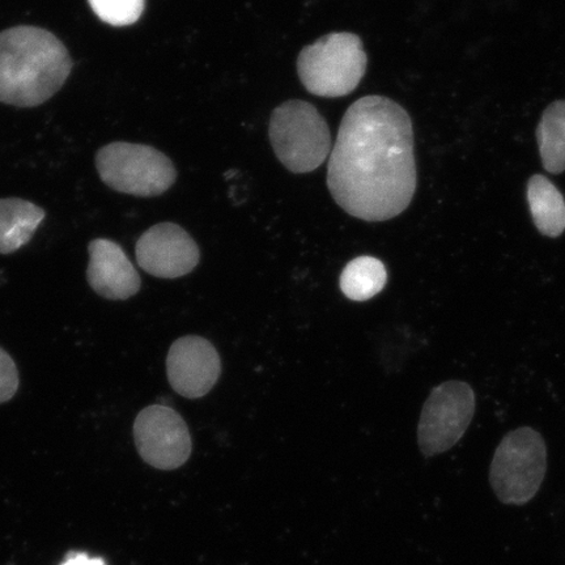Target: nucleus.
Instances as JSON below:
<instances>
[{
	"instance_id": "nucleus-1",
	"label": "nucleus",
	"mask_w": 565,
	"mask_h": 565,
	"mask_svg": "<svg viewBox=\"0 0 565 565\" xmlns=\"http://www.w3.org/2000/svg\"><path fill=\"white\" fill-rule=\"evenodd\" d=\"M418 185L412 118L384 96L353 103L342 119L328 168L338 206L365 222H385L412 203Z\"/></svg>"
},
{
	"instance_id": "nucleus-2",
	"label": "nucleus",
	"mask_w": 565,
	"mask_h": 565,
	"mask_svg": "<svg viewBox=\"0 0 565 565\" xmlns=\"http://www.w3.org/2000/svg\"><path fill=\"white\" fill-rule=\"evenodd\" d=\"M73 61L55 35L38 26L0 33V103L33 108L66 83Z\"/></svg>"
},
{
	"instance_id": "nucleus-3",
	"label": "nucleus",
	"mask_w": 565,
	"mask_h": 565,
	"mask_svg": "<svg viewBox=\"0 0 565 565\" xmlns=\"http://www.w3.org/2000/svg\"><path fill=\"white\" fill-rule=\"evenodd\" d=\"M369 56L359 35L330 33L302 49L298 73L302 86L318 97H343L362 82Z\"/></svg>"
},
{
	"instance_id": "nucleus-4",
	"label": "nucleus",
	"mask_w": 565,
	"mask_h": 565,
	"mask_svg": "<svg viewBox=\"0 0 565 565\" xmlns=\"http://www.w3.org/2000/svg\"><path fill=\"white\" fill-rule=\"evenodd\" d=\"M268 134L275 154L292 173L316 171L333 150L327 121L316 106L307 102L279 105L273 111Z\"/></svg>"
},
{
	"instance_id": "nucleus-5",
	"label": "nucleus",
	"mask_w": 565,
	"mask_h": 565,
	"mask_svg": "<svg viewBox=\"0 0 565 565\" xmlns=\"http://www.w3.org/2000/svg\"><path fill=\"white\" fill-rule=\"evenodd\" d=\"M546 470L545 440L535 429L522 427L507 434L494 451L490 483L500 503L525 505L541 490Z\"/></svg>"
},
{
	"instance_id": "nucleus-6",
	"label": "nucleus",
	"mask_w": 565,
	"mask_h": 565,
	"mask_svg": "<svg viewBox=\"0 0 565 565\" xmlns=\"http://www.w3.org/2000/svg\"><path fill=\"white\" fill-rule=\"evenodd\" d=\"M102 180L116 192L136 196H158L173 186L175 168L167 154L151 146L116 141L97 152Z\"/></svg>"
},
{
	"instance_id": "nucleus-7",
	"label": "nucleus",
	"mask_w": 565,
	"mask_h": 565,
	"mask_svg": "<svg viewBox=\"0 0 565 565\" xmlns=\"http://www.w3.org/2000/svg\"><path fill=\"white\" fill-rule=\"evenodd\" d=\"M476 414V394L462 381H447L430 392L418 426L424 457L445 454L462 439Z\"/></svg>"
},
{
	"instance_id": "nucleus-8",
	"label": "nucleus",
	"mask_w": 565,
	"mask_h": 565,
	"mask_svg": "<svg viewBox=\"0 0 565 565\" xmlns=\"http://www.w3.org/2000/svg\"><path fill=\"white\" fill-rule=\"evenodd\" d=\"M134 439L140 457L154 469H179L192 455V436L185 420L164 405L141 409L134 423Z\"/></svg>"
},
{
	"instance_id": "nucleus-9",
	"label": "nucleus",
	"mask_w": 565,
	"mask_h": 565,
	"mask_svg": "<svg viewBox=\"0 0 565 565\" xmlns=\"http://www.w3.org/2000/svg\"><path fill=\"white\" fill-rule=\"evenodd\" d=\"M141 270L160 279H177L192 273L201 253L193 237L173 223H160L146 231L136 246Z\"/></svg>"
},
{
	"instance_id": "nucleus-10",
	"label": "nucleus",
	"mask_w": 565,
	"mask_h": 565,
	"mask_svg": "<svg viewBox=\"0 0 565 565\" xmlns=\"http://www.w3.org/2000/svg\"><path fill=\"white\" fill-rule=\"evenodd\" d=\"M222 373V360L207 339L186 335L172 344L167 356L169 384L189 399L202 398L212 391Z\"/></svg>"
},
{
	"instance_id": "nucleus-11",
	"label": "nucleus",
	"mask_w": 565,
	"mask_h": 565,
	"mask_svg": "<svg viewBox=\"0 0 565 565\" xmlns=\"http://www.w3.org/2000/svg\"><path fill=\"white\" fill-rule=\"evenodd\" d=\"M87 279L94 291L106 300H127L140 291L141 280L122 247L106 238L88 246Z\"/></svg>"
},
{
	"instance_id": "nucleus-12",
	"label": "nucleus",
	"mask_w": 565,
	"mask_h": 565,
	"mask_svg": "<svg viewBox=\"0 0 565 565\" xmlns=\"http://www.w3.org/2000/svg\"><path fill=\"white\" fill-rule=\"evenodd\" d=\"M45 211L19 198L0 200V254L15 253L31 242Z\"/></svg>"
},
{
	"instance_id": "nucleus-13",
	"label": "nucleus",
	"mask_w": 565,
	"mask_h": 565,
	"mask_svg": "<svg viewBox=\"0 0 565 565\" xmlns=\"http://www.w3.org/2000/svg\"><path fill=\"white\" fill-rule=\"evenodd\" d=\"M527 202L536 230L559 237L565 231V200L547 177L535 174L527 182Z\"/></svg>"
},
{
	"instance_id": "nucleus-14",
	"label": "nucleus",
	"mask_w": 565,
	"mask_h": 565,
	"mask_svg": "<svg viewBox=\"0 0 565 565\" xmlns=\"http://www.w3.org/2000/svg\"><path fill=\"white\" fill-rule=\"evenodd\" d=\"M542 164L551 174L565 171V102L550 104L536 129Z\"/></svg>"
},
{
	"instance_id": "nucleus-15",
	"label": "nucleus",
	"mask_w": 565,
	"mask_h": 565,
	"mask_svg": "<svg viewBox=\"0 0 565 565\" xmlns=\"http://www.w3.org/2000/svg\"><path fill=\"white\" fill-rule=\"evenodd\" d=\"M386 281L385 265L377 258L365 256L352 259L344 267L339 285L345 298L352 301H366L383 291Z\"/></svg>"
},
{
	"instance_id": "nucleus-16",
	"label": "nucleus",
	"mask_w": 565,
	"mask_h": 565,
	"mask_svg": "<svg viewBox=\"0 0 565 565\" xmlns=\"http://www.w3.org/2000/svg\"><path fill=\"white\" fill-rule=\"evenodd\" d=\"M90 9L104 23L127 26L140 19L146 0H88Z\"/></svg>"
},
{
	"instance_id": "nucleus-17",
	"label": "nucleus",
	"mask_w": 565,
	"mask_h": 565,
	"mask_svg": "<svg viewBox=\"0 0 565 565\" xmlns=\"http://www.w3.org/2000/svg\"><path fill=\"white\" fill-rule=\"evenodd\" d=\"M19 388V372L15 362L3 349H0V404L9 402Z\"/></svg>"
},
{
	"instance_id": "nucleus-18",
	"label": "nucleus",
	"mask_w": 565,
	"mask_h": 565,
	"mask_svg": "<svg viewBox=\"0 0 565 565\" xmlns=\"http://www.w3.org/2000/svg\"><path fill=\"white\" fill-rule=\"evenodd\" d=\"M62 565H106L102 557H89L84 553L68 554Z\"/></svg>"
}]
</instances>
